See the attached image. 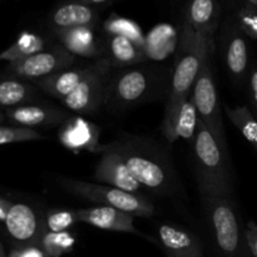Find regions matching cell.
I'll list each match as a JSON object with an SVG mask.
<instances>
[{"label":"cell","mask_w":257,"mask_h":257,"mask_svg":"<svg viewBox=\"0 0 257 257\" xmlns=\"http://www.w3.org/2000/svg\"><path fill=\"white\" fill-rule=\"evenodd\" d=\"M237 2H241V3H243V4H247V5H250V7L256 8L257 9V0H237Z\"/></svg>","instance_id":"35"},{"label":"cell","mask_w":257,"mask_h":257,"mask_svg":"<svg viewBox=\"0 0 257 257\" xmlns=\"http://www.w3.org/2000/svg\"><path fill=\"white\" fill-rule=\"evenodd\" d=\"M157 233L158 241L168 257H205L200 238L188 230L163 223Z\"/></svg>","instance_id":"18"},{"label":"cell","mask_w":257,"mask_h":257,"mask_svg":"<svg viewBox=\"0 0 257 257\" xmlns=\"http://www.w3.org/2000/svg\"><path fill=\"white\" fill-rule=\"evenodd\" d=\"M192 97L200 120L212 133V136L222 146L223 150L228 152L225 127H223L222 115H221L220 98H218L215 78L211 69L210 59L203 64L200 75L196 79L192 89Z\"/></svg>","instance_id":"8"},{"label":"cell","mask_w":257,"mask_h":257,"mask_svg":"<svg viewBox=\"0 0 257 257\" xmlns=\"http://www.w3.org/2000/svg\"><path fill=\"white\" fill-rule=\"evenodd\" d=\"M75 245V237L69 232H47L40 242V247L48 257H62L70 252Z\"/></svg>","instance_id":"27"},{"label":"cell","mask_w":257,"mask_h":257,"mask_svg":"<svg viewBox=\"0 0 257 257\" xmlns=\"http://www.w3.org/2000/svg\"><path fill=\"white\" fill-rule=\"evenodd\" d=\"M212 44V37L201 34L182 24L166 108L177 104L192 93L203 64L210 59Z\"/></svg>","instance_id":"3"},{"label":"cell","mask_w":257,"mask_h":257,"mask_svg":"<svg viewBox=\"0 0 257 257\" xmlns=\"http://www.w3.org/2000/svg\"><path fill=\"white\" fill-rule=\"evenodd\" d=\"M103 28H104L105 33L108 35L124 37L147 49V39H146L145 34H143L142 28L135 20L128 19V18L124 17H119L117 14H112L105 20Z\"/></svg>","instance_id":"25"},{"label":"cell","mask_w":257,"mask_h":257,"mask_svg":"<svg viewBox=\"0 0 257 257\" xmlns=\"http://www.w3.org/2000/svg\"><path fill=\"white\" fill-rule=\"evenodd\" d=\"M191 146L196 181L202 198L230 197L233 192L230 153L201 120Z\"/></svg>","instance_id":"2"},{"label":"cell","mask_w":257,"mask_h":257,"mask_svg":"<svg viewBox=\"0 0 257 257\" xmlns=\"http://www.w3.org/2000/svg\"><path fill=\"white\" fill-rule=\"evenodd\" d=\"M221 5L218 0H186L183 22L191 29L212 37L220 27Z\"/></svg>","instance_id":"19"},{"label":"cell","mask_w":257,"mask_h":257,"mask_svg":"<svg viewBox=\"0 0 257 257\" xmlns=\"http://www.w3.org/2000/svg\"><path fill=\"white\" fill-rule=\"evenodd\" d=\"M45 44L47 43L42 35L24 30L18 35L17 40L10 47H8L7 49L0 53V60H7V62L13 63L24 59V58L44 50Z\"/></svg>","instance_id":"23"},{"label":"cell","mask_w":257,"mask_h":257,"mask_svg":"<svg viewBox=\"0 0 257 257\" xmlns=\"http://www.w3.org/2000/svg\"><path fill=\"white\" fill-rule=\"evenodd\" d=\"M175 2H178V0H175Z\"/></svg>","instance_id":"38"},{"label":"cell","mask_w":257,"mask_h":257,"mask_svg":"<svg viewBox=\"0 0 257 257\" xmlns=\"http://www.w3.org/2000/svg\"><path fill=\"white\" fill-rule=\"evenodd\" d=\"M80 2L85 3V4L95 8V7H103V5L108 4V3L112 2V0H80Z\"/></svg>","instance_id":"34"},{"label":"cell","mask_w":257,"mask_h":257,"mask_svg":"<svg viewBox=\"0 0 257 257\" xmlns=\"http://www.w3.org/2000/svg\"><path fill=\"white\" fill-rule=\"evenodd\" d=\"M87 70L88 65H82V67L78 68H68V69L62 70V72L37 80V87L44 93L57 98L62 102L65 97H68L77 88V85L83 79Z\"/></svg>","instance_id":"21"},{"label":"cell","mask_w":257,"mask_h":257,"mask_svg":"<svg viewBox=\"0 0 257 257\" xmlns=\"http://www.w3.org/2000/svg\"><path fill=\"white\" fill-rule=\"evenodd\" d=\"M112 63L108 58H99L88 65V70L79 84L62 100L64 107L78 114H93L105 103L109 70Z\"/></svg>","instance_id":"6"},{"label":"cell","mask_w":257,"mask_h":257,"mask_svg":"<svg viewBox=\"0 0 257 257\" xmlns=\"http://www.w3.org/2000/svg\"><path fill=\"white\" fill-rule=\"evenodd\" d=\"M246 37L257 40V9L247 4L237 2L231 15Z\"/></svg>","instance_id":"29"},{"label":"cell","mask_w":257,"mask_h":257,"mask_svg":"<svg viewBox=\"0 0 257 257\" xmlns=\"http://www.w3.org/2000/svg\"><path fill=\"white\" fill-rule=\"evenodd\" d=\"M77 211L78 221L97 227L99 230L113 232H127L141 235L135 226V216L110 206L82 208Z\"/></svg>","instance_id":"15"},{"label":"cell","mask_w":257,"mask_h":257,"mask_svg":"<svg viewBox=\"0 0 257 257\" xmlns=\"http://www.w3.org/2000/svg\"><path fill=\"white\" fill-rule=\"evenodd\" d=\"M98 19L99 15L95 8L80 0H69L55 7L49 14L48 20L53 32H60L79 27L94 28Z\"/></svg>","instance_id":"17"},{"label":"cell","mask_w":257,"mask_h":257,"mask_svg":"<svg viewBox=\"0 0 257 257\" xmlns=\"http://www.w3.org/2000/svg\"><path fill=\"white\" fill-rule=\"evenodd\" d=\"M120 156L133 177L160 195H171L178 188V178L170 152L151 138L125 136L109 145L100 146Z\"/></svg>","instance_id":"1"},{"label":"cell","mask_w":257,"mask_h":257,"mask_svg":"<svg viewBox=\"0 0 257 257\" xmlns=\"http://www.w3.org/2000/svg\"><path fill=\"white\" fill-rule=\"evenodd\" d=\"M5 115L10 122L19 127L32 128L60 125L70 117L65 110L53 105L22 104L5 110Z\"/></svg>","instance_id":"16"},{"label":"cell","mask_w":257,"mask_h":257,"mask_svg":"<svg viewBox=\"0 0 257 257\" xmlns=\"http://www.w3.org/2000/svg\"><path fill=\"white\" fill-rule=\"evenodd\" d=\"M102 157L94 170V180L125 192L141 195L143 186L133 177L124 161L113 151H100Z\"/></svg>","instance_id":"12"},{"label":"cell","mask_w":257,"mask_h":257,"mask_svg":"<svg viewBox=\"0 0 257 257\" xmlns=\"http://www.w3.org/2000/svg\"><path fill=\"white\" fill-rule=\"evenodd\" d=\"M35 88L17 78H0V108L18 107L32 100Z\"/></svg>","instance_id":"24"},{"label":"cell","mask_w":257,"mask_h":257,"mask_svg":"<svg viewBox=\"0 0 257 257\" xmlns=\"http://www.w3.org/2000/svg\"><path fill=\"white\" fill-rule=\"evenodd\" d=\"M208 223L218 248L227 257H238L242 248V231L238 212L230 197L202 198Z\"/></svg>","instance_id":"5"},{"label":"cell","mask_w":257,"mask_h":257,"mask_svg":"<svg viewBox=\"0 0 257 257\" xmlns=\"http://www.w3.org/2000/svg\"><path fill=\"white\" fill-rule=\"evenodd\" d=\"M198 118L192 93L177 104L166 108L162 132L170 143L178 140H185L192 143L197 132Z\"/></svg>","instance_id":"11"},{"label":"cell","mask_w":257,"mask_h":257,"mask_svg":"<svg viewBox=\"0 0 257 257\" xmlns=\"http://www.w3.org/2000/svg\"><path fill=\"white\" fill-rule=\"evenodd\" d=\"M5 118H7V115H5V113L0 112V124H2V123L4 122V120H5Z\"/></svg>","instance_id":"37"},{"label":"cell","mask_w":257,"mask_h":257,"mask_svg":"<svg viewBox=\"0 0 257 257\" xmlns=\"http://www.w3.org/2000/svg\"><path fill=\"white\" fill-rule=\"evenodd\" d=\"M226 68L236 82H242L248 68V47L246 35L237 27L232 17L225 22L222 34Z\"/></svg>","instance_id":"13"},{"label":"cell","mask_w":257,"mask_h":257,"mask_svg":"<svg viewBox=\"0 0 257 257\" xmlns=\"http://www.w3.org/2000/svg\"><path fill=\"white\" fill-rule=\"evenodd\" d=\"M226 115L245 137V140L257 151V118L246 105L225 107Z\"/></svg>","instance_id":"26"},{"label":"cell","mask_w":257,"mask_h":257,"mask_svg":"<svg viewBox=\"0 0 257 257\" xmlns=\"http://www.w3.org/2000/svg\"><path fill=\"white\" fill-rule=\"evenodd\" d=\"M245 242L253 257H257V225L250 222L245 230Z\"/></svg>","instance_id":"31"},{"label":"cell","mask_w":257,"mask_h":257,"mask_svg":"<svg viewBox=\"0 0 257 257\" xmlns=\"http://www.w3.org/2000/svg\"><path fill=\"white\" fill-rule=\"evenodd\" d=\"M74 55L70 54L64 47L59 44L24 59L9 63L7 70L8 73L20 79L37 82L43 78L68 69L74 64Z\"/></svg>","instance_id":"9"},{"label":"cell","mask_w":257,"mask_h":257,"mask_svg":"<svg viewBox=\"0 0 257 257\" xmlns=\"http://www.w3.org/2000/svg\"><path fill=\"white\" fill-rule=\"evenodd\" d=\"M58 183L63 190L77 197L84 198L100 206H110L130 213L135 217H151L155 215V206L141 195L125 192L103 183L85 182L75 178L60 177Z\"/></svg>","instance_id":"4"},{"label":"cell","mask_w":257,"mask_h":257,"mask_svg":"<svg viewBox=\"0 0 257 257\" xmlns=\"http://www.w3.org/2000/svg\"><path fill=\"white\" fill-rule=\"evenodd\" d=\"M78 221L77 211L67 208H50L44 215L45 230L49 232H64Z\"/></svg>","instance_id":"28"},{"label":"cell","mask_w":257,"mask_h":257,"mask_svg":"<svg viewBox=\"0 0 257 257\" xmlns=\"http://www.w3.org/2000/svg\"><path fill=\"white\" fill-rule=\"evenodd\" d=\"M13 202L5 200V198L0 197V222H5L7 220L8 212H9V208L12 206Z\"/></svg>","instance_id":"33"},{"label":"cell","mask_w":257,"mask_h":257,"mask_svg":"<svg viewBox=\"0 0 257 257\" xmlns=\"http://www.w3.org/2000/svg\"><path fill=\"white\" fill-rule=\"evenodd\" d=\"M40 140H43V136L32 128L19 127V125H14V127L0 125V146Z\"/></svg>","instance_id":"30"},{"label":"cell","mask_w":257,"mask_h":257,"mask_svg":"<svg viewBox=\"0 0 257 257\" xmlns=\"http://www.w3.org/2000/svg\"><path fill=\"white\" fill-rule=\"evenodd\" d=\"M158 80V75L150 68H124L109 80L104 104L114 108L138 104L150 97Z\"/></svg>","instance_id":"7"},{"label":"cell","mask_w":257,"mask_h":257,"mask_svg":"<svg viewBox=\"0 0 257 257\" xmlns=\"http://www.w3.org/2000/svg\"><path fill=\"white\" fill-rule=\"evenodd\" d=\"M107 49L113 67H132L146 59V48L124 37L108 35Z\"/></svg>","instance_id":"22"},{"label":"cell","mask_w":257,"mask_h":257,"mask_svg":"<svg viewBox=\"0 0 257 257\" xmlns=\"http://www.w3.org/2000/svg\"><path fill=\"white\" fill-rule=\"evenodd\" d=\"M0 257H7L5 256V251H4V247H3L2 242H0Z\"/></svg>","instance_id":"36"},{"label":"cell","mask_w":257,"mask_h":257,"mask_svg":"<svg viewBox=\"0 0 257 257\" xmlns=\"http://www.w3.org/2000/svg\"><path fill=\"white\" fill-rule=\"evenodd\" d=\"M248 95L255 117L257 118V67L253 68L248 75Z\"/></svg>","instance_id":"32"},{"label":"cell","mask_w":257,"mask_h":257,"mask_svg":"<svg viewBox=\"0 0 257 257\" xmlns=\"http://www.w3.org/2000/svg\"><path fill=\"white\" fill-rule=\"evenodd\" d=\"M62 47L70 54L82 58H99L102 54L93 27H79L54 32Z\"/></svg>","instance_id":"20"},{"label":"cell","mask_w":257,"mask_h":257,"mask_svg":"<svg viewBox=\"0 0 257 257\" xmlns=\"http://www.w3.org/2000/svg\"><path fill=\"white\" fill-rule=\"evenodd\" d=\"M99 128L82 117H69L60 124V143L72 152H99Z\"/></svg>","instance_id":"14"},{"label":"cell","mask_w":257,"mask_h":257,"mask_svg":"<svg viewBox=\"0 0 257 257\" xmlns=\"http://www.w3.org/2000/svg\"><path fill=\"white\" fill-rule=\"evenodd\" d=\"M8 233L25 246H39L47 232L44 216L27 203H12L5 220Z\"/></svg>","instance_id":"10"}]
</instances>
